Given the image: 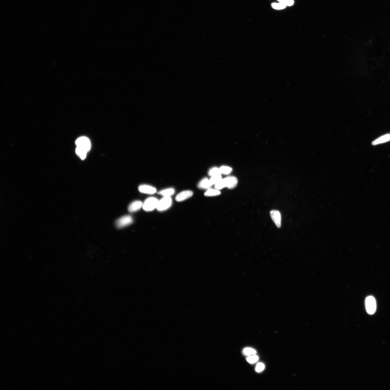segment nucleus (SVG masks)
Returning <instances> with one entry per match:
<instances>
[{
	"instance_id": "8",
	"label": "nucleus",
	"mask_w": 390,
	"mask_h": 390,
	"mask_svg": "<svg viewBox=\"0 0 390 390\" xmlns=\"http://www.w3.org/2000/svg\"><path fill=\"white\" fill-rule=\"evenodd\" d=\"M193 195V192L191 191H184L179 193L176 195L175 200L177 202H180L183 201L187 200L188 198L192 197Z\"/></svg>"
},
{
	"instance_id": "17",
	"label": "nucleus",
	"mask_w": 390,
	"mask_h": 390,
	"mask_svg": "<svg viewBox=\"0 0 390 390\" xmlns=\"http://www.w3.org/2000/svg\"><path fill=\"white\" fill-rule=\"evenodd\" d=\"M221 174L220 168H214L211 169L209 172V175L211 177L221 175Z\"/></svg>"
},
{
	"instance_id": "13",
	"label": "nucleus",
	"mask_w": 390,
	"mask_h": 390,
	"mask_svg": "<svg viewBox=\"0 0 390 390\" xmlns=\"http://www.w3.org/2000/svg\"><path fill=\"white\" fill-rule=\"evenodd\" d=\"M175 192V190L173 188L166 189L160 191L158 194L164 197H170Z\"/></svg>"
},
{
	"instance_id": "19",
	"label": "nucleus",
	"mask_w": 390,
	"mask_h": 390,
	"mask_svg": "<svg viewBox=\"0 0 390 390\" xmlns=\"http://www.w3.org/2000/svg\"><path fill=\"white\" fill-rule=\"evenodd\" d=\"M271 6L273 8L277 9V10H280V9H284L286 7L285 5L280 3V2L279 3H273L271 4Z\"/></svg>"
},
{
	"instance_id": "1",
	"label": "nucleus",
	"mask_w": 390,
	"mask_h": 390,
	"mask_svg": "<svg viewBox=\"0 0 390 390\" xmlns=\"http://www.w3.org/2000/svg\"><path fill=\"white\" fill-rule=\"evenodd\" d=\"M365 306L368 314L370 315L374 314L377 309V303L374 297L369 296L366 298Z\"/></svg>"
},
{
	"instance_id": "7",
	"label": "nucleus",
	"mask_w": 390,
	"mask_h": 390,
	"mask_svg": "<svg viewBox=\"0 0 390 390\" xmlns=\"http://www.w3.org/2000/svg\"><path fill=\"white\" fill-rule=\"evenodd\" d=\"M270 216L273 221L277 228H280L281 226V216L280 212L277 210H272L270 212Z\"/></svg>"
},
{
	"instance_id": "10",
	"label": "nucleus",
	"mask_w": 390,
	"mask_h": 390,
	"mask_svg": "<svg viewBox=\"0 0 390 390\" xmlns=\"http://www.w3.org/2000/svg\"><path fill=\"white\" fill-rule=\"evenodd\" d=\"M143 203L139 200L135 201L131 203L128 207V211L131 212H135L140 210L143 206Z\"/></svg>"
},
{
	"instance_id": "14",
	"label": "nucleus",
	"mask_w": 390,
	"mask_h": 390,
	"mask_svg": "<svg viewBox=\"0 0 390 390\" xmlns=\"http://www.w3.org/2000/svg\"><path fill=\"white\" fill-rule=\"evenodd\" d=\"M88 152L87 150L82 147H77L76 149V153L81 159H85Z\"/></svg>"
},
{
	"instance_id": "21",
	"label": "nucleus",
	"mask_w": 390,
	"mask_h": 390,
	"mask_svg": "<svg viewBox=\"0 0 390 390\" xmlns=\"http://www.w3.org/2000/svg\"><path fill=\"white\" fill-rule=\"evenodd\" d=\"M258 359H259V358H258V356L254 355L248 356L246 360H247L248 363L253 364L257 362L258 360Z\"/></svg>"
},
{
	"instance_id": "23",
	"label": "nucleus",
	"mask_w": 390,
	"mask_h": 390,
	"mask_svg": "<svg viewBox=\"0 0 390 390\" xmlns=\"http://www.w3.org/2000/svg\"><path fill=\"white\" fill-rule=\"evenodd\" d=\"M265 366L264 364L262 363H258L256 367V371L258 372H260L263 371L264 369Z\"/></svg>"
},
{
	"instance_id": "22",
	"label": "nucleus",
	"mask_w": 390,
	"mask_h": 390,
	"mask_svg": "<svg viewBox=\"0 0 390 390\" xmlns=\"http://www.w3.org/2000/svg\"><path fill=\"white\" fill-rule=\"evenodd\" d=\"M280 3H283L286 6H291L294 4V0H277Z\"/></svg>"
},
{
	"instance_id": "5",
	"label": "nucleus",
	"mask_w": 390,
	"mask_h": 390,
	"mask_svg": "<svg viewBox=\"0 0 390 390\" xmlns=\"http://www.w3.org/2000/svg\"><path fill=\"white\" fill-rule=\"evenodd\" d=\"M133 221L132 217L130 215H126L120 217L116 222V226L119 228L127 226L132 223Z\"/></svg>"
},
{
	"instance_id": "2",
	"label": "nucleus",
	"mask_w": 390,
	"mask_h": 390,
	"mask_svg": "<svg viewBox=\"0 0 390 390\" xmlns=\"http://www.w3.org/2000/svg\"><path fill=\"white\" fill-rule=\"evenodd\" d=\"M159 200L155 197H150L146 200L143 203L142 208L143 210L147 211H152L157 209Z\"/></svg>"
},
{
	"instance_id": "4",
	"label": "nucleus",
	"mask_w": 390,
	"mask_h": 390,
	"mask_svg": "<svg viewBox=\"0 0 390 390\" xmlns=\"http://www.w3.org/2000/svg\"><path fill=\"white\" fill-rule=\"evenodd\" d=\"M76 144L77 147H82L87 151H89L91 148V143L88 138L86 137H81L79 138L76 141Z\"/></svg>"
},
{
	"instance_id": "15",
	"label": "nucleus",
	"mask_w": 390,
	"mask_h": 390,
	"mask_svg": "<svg viewBox=\"0 0 390 390\" xmlns=\"http://www.w3.org/2000/svg\"><path fill=\"white\" fill-rule=\"evenodd\" d=\"M221 192L218 190H214V189H209L205 193V195L207 197H211V196H215L219 195L221 194Z\"/></svg>"
},
{
	"instance_id": "11",
	"label": "nucleus",
	"mask_w": 390,
	"mask_h": 390,
	"mask_svg": "<svg viewBox=\"0 0 390 390\" xmlns=\"http://www.w3.org/2000/svg\"><path fill=\"white\" fill-rule=\"evenodd\" d=\"M390 141V134H387L382 136L381 137L373 141L372 143V145H376L381 144L389 142Z\"/></svg>"
},
{
	"instance_id": "9",
	"label": "nucleus",
	"mask_w": 390,
	"mask_h": 390,
	"mask_svg": "<svg viewBox=\"0 0 390 390\" xmlns=\"http://www.w3.org/2000/svg\"><path fill=\"white\" fill-rule=\"evenodd\" d=\"M140 192L147 194H154L156 192V189L152 186L148 185H141L138 188Z\"/></svg>"
},
{
	"instance_id": "20",
	"label": "nucleus",
	"mask_w": 390,
	"mask_h": 390,
	"mask_svg": "<svg viewBox=\"0 0 390 390\" xmlns=\"http://www.w3.org/2000/svg\"><path fill=\"white\" fill-rule=\"evenodd\" d=\"M220 169L221 174H226L230 173L232 171L231 167L227 166H222L220 168Z\"/></svg>"
},
{
	"instance_id": "18",
	"label": "nucleus",
	"mask_w": 390,
	"mask_h": 390,
	"mask_svg": "<svg viewBox=\"0 0 390 390\" xmlns=\"http://www.w3.org/2000/svg\"><path fill=\"white\" fill-rule=\"evenodd\" d=\"M222 179V178L221 175H219L212 176L211 178L209 180L212 186L214 184L215 185V184L218 183Z\"/></svg>"
},
{
	"instance_id": "16",
	"label": "nucleus",
	"mask_w": 390,
	"mask_h": 390,
	"mask_svg": "<svg viewBox=\"0 0 390 390\" xmlns=\"http://www.w3.org/2000/svg\"><path fill=\"white\" fill-rule=\"evenodd\" d=\"M243 353L245 355L249 356L255 355L257 351L252 348H247L243 349Z\"/></svg>"
},
{
	"instance_id": "12",
	"label": "nucleus",
	"mask_w": 390,
	"mask_h": 390,
	"mask_svg": "<svg viewBox=\"0 0 390 390\" xmlns=\"http://www.w3.org/2000/svg\"><path fill=\"white\" fill-rule=\"evenodd\" d=\"M211 186H212L210 183L209 180L207 178L202 179L198 185V188L203 189H209Z\"/></svg>"
},
{
	"instance_id": "6",
	"label": "nucleus",
	"mask_w": 390,
	"mask_h": 390,
	"mask_svg": "<svg viewBox=\"0 0 390 390\" xmlns=\"http://www.w3.org/2000/svg\"><path fill=\"white\" fill-rule=\"evenodd\" d=\"M224 187L228 188L229 189H233L235 188L238 183L237 179L234 177H228L226 178L222 179Z\"/></svg>"
},
{
	"instance_id": "3",
	"label": "nucleus",
	"mask_w": 390,
	"mask_h": 390,
	"mask_svg": "<svg viewBox=\"0 0 390 390\" xmlns=\"http://www.w3.org/2000/svg\"><path fill=\"white\" fill-rule=\"evenodd\" d=\"M172 203L171 197H164L158 201L157 209L159 211H164L170 207Z\"/></svg>"
}]
</instances>
